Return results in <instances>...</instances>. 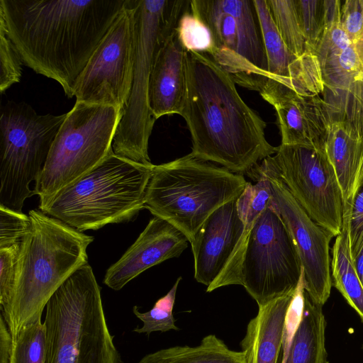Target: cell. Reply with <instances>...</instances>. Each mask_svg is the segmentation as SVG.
I'll list each match as a JSON object with an SVG mask.
<instances>
[{"label":"cell","instance_id":"obj_1","mask_svg":"<svg viewBox=\"0 0 363 363\" xmlns=\"http://www.w3.org/2000/svg\"><path fill=\"white\" fill-rule=\"evenodd\" d=\"M127 0H0V24L23 65L68 98Z\"/></svg>","mask_w":363,"mask_h":363},{"label":"cell","instance_id":"obj_2","mask_svg":"<svg viewBox=\"0 0 363 363\" xmlns=\"http://www.w3.org/2000/svg\"><path fill=\"white\" fill-rule=\"evenodd\" d=\"M186 94L181 116L192 153L239 174L277 152L266 123L239 95L232 77L205 53L186 51Z\"/></svg>","mask_w":363,"mask_h":363},{"label":"cell","instance_id":"obj_3","mask_svg":"<svg viewBox=\"0 0 363 363\" xmlns=\"http://www.w3.org/2000/svg\"><path fill=\"white\" fill-rule=\"evenodd\" d=\"M28 216L31 225L21 242L12 296L0 308L13 342L25 325L42 316L61 285L88 262L86 250L94 240L40 210Z\"/></svg>","mask_w":363,"mask_h":363},{"label":"cell","instance_id":"obj_4","mask_svg":"<svg viewBox=\"0 0 363 363\" xmlns=\"http://www.w3.org/2000/svg\"><path fill=\"white\" fill-rule=\"evenodd\" d=\"M45 363H123L106 323L91 267L77 269L45 307Z\"/></svg>","mask_w":363,"mask_h":363},{"label":"cell","instance_id":"obj_5","mask_svg":"<svg viewBox=\"0 0 363 363\" xmlns=\"http://www.w3.org/2000/svg\"><path fill=\"white\" fill-rule=\"evenodd\" d=\"M153 165L135 162L112 150L40 211L80 232L129 222L145 208Z\"/></svg>","mask_w":363,"mask_h":363},{"label":"cell","instance_id":"obj_6","mask_svg":"<svg viewBox=\"0 0 363 363\" xmlns=\"http://www.w3.org/2000/svg\"><path fill=\"white\" fill-rule=\"evenodd\" d=\"M247 182L242 174L189 153L153 165L145 208L176 227L191 243L208 217L239 196Z\"/></svg>","mask_w":363,"mask_h":363},{"label":"cell","instance_id":"obj_7","mask_svg":"<svg viewBox=\"0 0 363 363\" xmlns=\"http://www.w3.org/2000/svg\"><path fill=\"white\" fill-rule=\"evenodd\" d=\"M135 56L132 88L121 112L112 148L119 156L145 165L152 164L148 143L155 119L148 89L156 55L189 7L186 0H133Z\"/></svg>","mask_w":363,"mask_h":363},{"label":"cell","instance_id":"obj_8","mask_svg":"<svg viewBox=\"0 0 363 363\" xmlns=\"http://www.w3.org/2000/svg\"><path fill=\"white\" fill-rule=\"evenodd\" d=\"M121 110L76 101L60 126L35 182L42 210L62 189L97 166L112 150Z\"/></svg>","mask_w":363,"mask_h":363},{"label":"cell","instance_id":"obj_9","mask_svg":"<svg viewBox=\"0 0 363 363\" xmlns=\"http://www.w3.org/2000/svg\"><path fill=\"white\" fill-rule=\"evenodd\" d=\"M267 189L247 186L234 199L215 210L196 232L191 244L194 278L211 292L240 285V271L250 230L269 202Z\"/></svg>","mask_w":363,"mask_h":363},{"label":"cell","instance_id":"obj_10","mask_svg":"<svg viewBox=\"0 0 363 363\" xmlns=\"http://www.w3.org/2000/svg\"><path fill=\"white\" fill-rule=\"evenodd\" d=\"M66 116L38 115L25 102L1 105L0 206L22 212L25 201L34 195L30 185L41 173Z\"/></svg>","mask_w":363,"mask_h":363},{"label":"cell","instance_id":"obj_11","mask_svg":"<svg viewBox=\"0 0 363 363\" xmlns=\"http://www.w3.org/2000/svg\"><path fill=\"white\" fill-rule=\"evenodd\" d=\"M190 10L211 32L210 57L235 84L259 92L270 76L253 0H191Z\"/></svg>","mask_w":363,"mask_h":363},{"label":"cell","instance_id":"obj_12","mask_svg":"<svg viewBox=\"0 0 363 363\" xmlns=\"http://www.w3.org/2000/svg\"><path fill=\"white\" fill-rule=\"evenodd\" d=\"M302 274L293 239L270 199L250 230L240 285L261 307L294 291Z\"/></svg>","mask_w":363,"mask_h":363},{"label":"cell","instance_id":"obj_13","mask_svg":"<svg viewBox=\"0 0 363 363\" xmlns=\"http://www.w3.org/2000/svg\"><path fill=\"white\" fill-rule=\"evenodd\" d=\"M133 0H127L74 86L76 101L125 107L132 88L135 28Z\"/></svg>","mask_w":363,"mask_h":363},{"label":"cell","instance_id":"obj_14","mask_svg":"<svg viewBox=\"0 0 363 363\" xmlns=\"http://www.w3.org/2000/svg\"><path fill=\"white\" fill-rule=\"evenodd\" d=\"M273 160L279 177L310 218L333 237L338 235L343 223L342 194L325 150L281 144Z\"/></svg>","mask_w":363,"mask_h":363},{"label":"cell","instance_id":"obj_15","mask_svg":"<svg viewBox=\"0 0 363 363\" xmlns=\"http://www.w3.org/2000/svg\"><path fill=\"white\" fill-rule=\"evenodd\" d=\"M267 179L270 199L285 223L303 272L304 289L311 301L323 306L333 285L330 242L333 235L313 220L279 177L273 157L255 166Z\"/></svg>","mask_w":363,"mask_h":363},{"label":"cell","instance_id":"obj_16","mask_svg":"<svg viewBox=\"0 0 363 363\" xmlns=\"http://www.w3.org/2000/svg\"><path fill=\"white\" fill-rule=\"evenodd\" d=\"M315 54L332 123H342L363 138V63L340 19L326 26Z\"/></svg>","mask_w":363,"mask_h":363},{"label":"cell","instance_id":"obj_17","mask_svg":"<svg viewBox=\"0 0 363 363\" xmlns=\"http://www.w3.org/2000/svg\"><path fill=\"white\" fill-rule=\"evenodd\" d=\"M259 94L277 112L281 144L325 150L332 121L320 95L299 94L272 78L267 79Z\"/></svg>","mask_w":363,"mask_h":363},{"label":"cell","instance_id":"obj_18","mask_svg":"<svg viewBox=\"0 0 363 363\" xmlns=\"http://www.w3.org/2000/svg\"><path fill=\"white\" fill-rule=\"evenodd\" d=\"M188 242L176 227L153 216L134 243L107 269L104 283L113 290H121L147 269L180 256Z\"/></svg>","mask_w":363,"mask_h":363},{"label":"cell","instance_id":"obj_19","mask_svg":"<svg viewBox=\"0 0 363 363\" xmlns=\"http://www.w3.org/2000/svg\"><path fill=\"white\" fill-rule=\"evenodd\" d=\"M253 2L259 21L269 78L299 94L321 95L323 85L316 55L312 52L302 57L295 55L278 32L266 0Z\"/></svg>","mask_w":363,"mask_h":363},{"label":"cell","instance_id":"obj_20","mask_svg":"<svg viewBox=\"0 0 363 363\" xmlns=\"http://www.w3.org/2000/svg\"><path fill=\"white\" fill-rule=\"evenodd\" d=\"M186 51L175 27L160 48L150 74L148 98L155 120L182 114L186 94Z\"/></svg>","mask_w":363,"mask_h":363},{"label":"cell","instance_id":"obj_21","mask_svg":"<svg viewBox=\"0 0 363 363\" xmlns=\"http://www.w3.org/2000/svg\"><path fill=\"white\" fill-rule=\"evenodd\" d=\"M295 290L259 307L249 322L240 342L247 363H278L285 316Z\"/></svg>","mask_w":363,"mask_h":363},{"label":"cell","instance_id":"obj_22","mask_svg":"<svg viewBox=\"0 0 363 363\" xmlns=\"http://www.w3.org/2000/svg\"><path fill=\"white\" fill-rule=\"evenodd\" d=\"M325 152L341 189L345 208H350L363 157V138L340 123L331 124Z\"/></svg>","mask_w":363,"mask_h":363},{"label":"cell","instance_id":"obj_23","mask_svg":"<svg viewBox=\"0 0 363 363\" xmlns=\"http://www.w3.org/2000/svg\"><path fill=\"white\" fill-rule=\"evenodd\" d=\"M322 307L313 302L305 291L302 319L284 363H329L325 349L326 321Z\"/></svg>","mask_w":363,"mask_h":363},{"label":"cell","instance_id":"obj_24","mask_svg":"<svg viewBox=\"0 0 363 363\" xmlns=\"http://www.w3.org/2000/svg\"><path fill=\"white\" fill-rule=\"evenodd\" d=\"M350 209H344L340 233L332 249V283L363 322V286L355 269L351 251Z\"/></svg>","mask_w":363,"mask_h":363},{"label":"cell","instance_id":"obj_25","mask_svg":"<svg viewBox=\"0 0 363 363\" xmlns=\"http://www.w3.org/2000/svg\"><path fill=\"white\" fill-rule=\"evenodd\" d=\"M138 363H247L242 351L230 350L215 335L204 337L199 345L174 346L143 357Z\"/></svg>","mask_w":363,"mask_h":363},{"label":"cell","instance_id":"obj_26","mask_svg":"<svg viewBox=\"0 0 363 363\" xmlns=\"http://www.w3.org/2000/svg\"><path fill=\"white\" fill-rule=\"evenodd\" d=\"M266 1L277 30L287 48L298 57L311 52L300 26L294 0Z\"/></svg>","mask_w":363,"mask_h":363},{"label":"cell","instance_id":"obj_27","mask_svg":"<svg viewBox=\"0 0 363 363\" xmlns=\"http://www.w3.org/2000/svg\"><path fill=\"white\" fill-rule=\"evenodd\" d=\"M46 334L41 317L25 325L13 342L10 363H45Z\"/></svg>","mask_w":363,"mask_h":363},{"label":"cell","instance_id":"obj_28","mask_svg":"<svg viewBox=\"0 0 363 363\" xmlns=\"http://www.w3.org/2000/svg\"><path fill=\"white\" fill-rule=\"evenodd\" d=\"M182 277H179L168 293L158 299L150 311L140 312L137 306H133V313L143 323V326L135 328L133 330L134 332L150 335V333L156 331L167 332L171 330H179L175 325L176 320L173 315V308L177 287Z\"/></svg>","mask_w":363,"mask_h":363},{"label":"cell","instance_id":"obj_29","mask_svg":"<svg viewBox=\"0 0 363 363\" xmlns=\"http://www.w3.org/2000/svg\"><path fill=\"white\" fill-rule=\"evenodd\" d=\"M300 26L309 50L315 54L326 28L324 0H294Z\"/></svg>","mask_w":363,"mask_h":363},{"label":"cell","instance_id":"obj_30","mask_svg":"<svg viewBox=\"0 0 363 363\" xmlns=\"http://www.w3.org/2000/svg\"><path fill=\"white\" fill-rule=\"evenodd\" d=\"M176 30L178 36L187 51H194L211 55L214 42L208 26L196 17L189 7L182 13Z\"/></svg>","mask_w":363,"mask_h":363},{"label":"cell","instance_id":"obj_31","mask_svg":"<svg viewBox=\"0 0 363 363\" xmlns=\"http://www.w3.org/2000/svg\"><path fill=\"white\" fill-rule=\"evenodd\" d=\"M340 23L363 63V0L341 1Z\"/></svg>","mask_w":363,"mask_h":363},{"label":"cell","instance_id":"obj_32","mask_svg":"<svg viewBox=\"0 0 363 363\" xmlns=\"http://www.w3.org/2000/svg\"><path fill=\"white\" fill-rule=\"evenodd\" d=\"M23 61L17 50L0 24V91L4 93L20 81Z\"/></svg>","mask_w":363,"mask_h":363},{"label":"cell","instance_id":"obj_33","mask_svg":"<svg viewBox=\"0 0 363 363\" xmlns=\"http://www.w3.org/2000/svg\"><path fill=\"white\" fill-rule=\"evenodd\" d=\"M30 225L29 216L0 206V248L21 242Z\"/></svg>","mask_w":363,"mask_h":363},{"label":"cell","instance_id":"obj_34","mask_svg":"<svg viewBox=\"0 0 363 363\" xmlns=\"http://www.w3.org/2000/svg\"><path fill=\"white\" fill-rule=\"evenodd\" d=\"M304 294L303 272L285 316L281 351L279 359L280 363L285 362L294 337L301 321L304 307Z\"/></svg>","mask_w":363,"mask_h":363},{"label":"cell","instance_id":"obj_35","mask_svg":"<svg viewBox=\"0 0 363 363\" xmlns=\"http://www.w3.org/2000/svg\"><path fill=\"white\" fill-rule=\"evenodd\" d=\"M21 242L0 248V308L6 306L14 289Z\"/></svg>","mask_w":363,"mask_h":363},{"label":"cell","instance_id":"obj_36","mask_svg":"<svg viewBox=\"0 0 363 363\" xmlns=\"http://www.w3.org/2000/svg\"><path fill=\"white\" fill-rule=\"evenodd\" d=\"M350 238L351 247L363 238V157L350 203Z\"/></svg>","mask_w":363,"mask_h":363},{"label":"cell","instance_id":"obj_37","mask_svg":"<svg viewBox=\"0 0 363 363\" xmlns=\"http://www.w3.org/2000/svg\"><path fill=\"white\" fill-rule=\"evenodd\" d=\"M13 340L4 316L0 313V363H10Z\"/></svg>","mask_w":363,"mask_h":363},{"label":"cell","instance_id":"obj_38","mask_svg":"<svg viewBox=\"0 0 363 363\" xmlns=\"http://www.w3.org/2000/svg\"><path fill=\"white\" fill-rule=\"evenodd\" d=\"M354 265L363 286V238L351 247Z\"/></svg>","mask_w":363,"mask_h":363},{"label":"cell","instance_id":"obj_39","mask_svg":"<svg viewBox=\"0 0 363 363\" xmlns=\"http://www.w3.org/2000/svg\"><path fill=\"white\" fill-rule=\"evenodd\" d=\"M362 349H363V345H362Z\"/></svg>","mask_w":363,"mask_h":363}]
</instances>
